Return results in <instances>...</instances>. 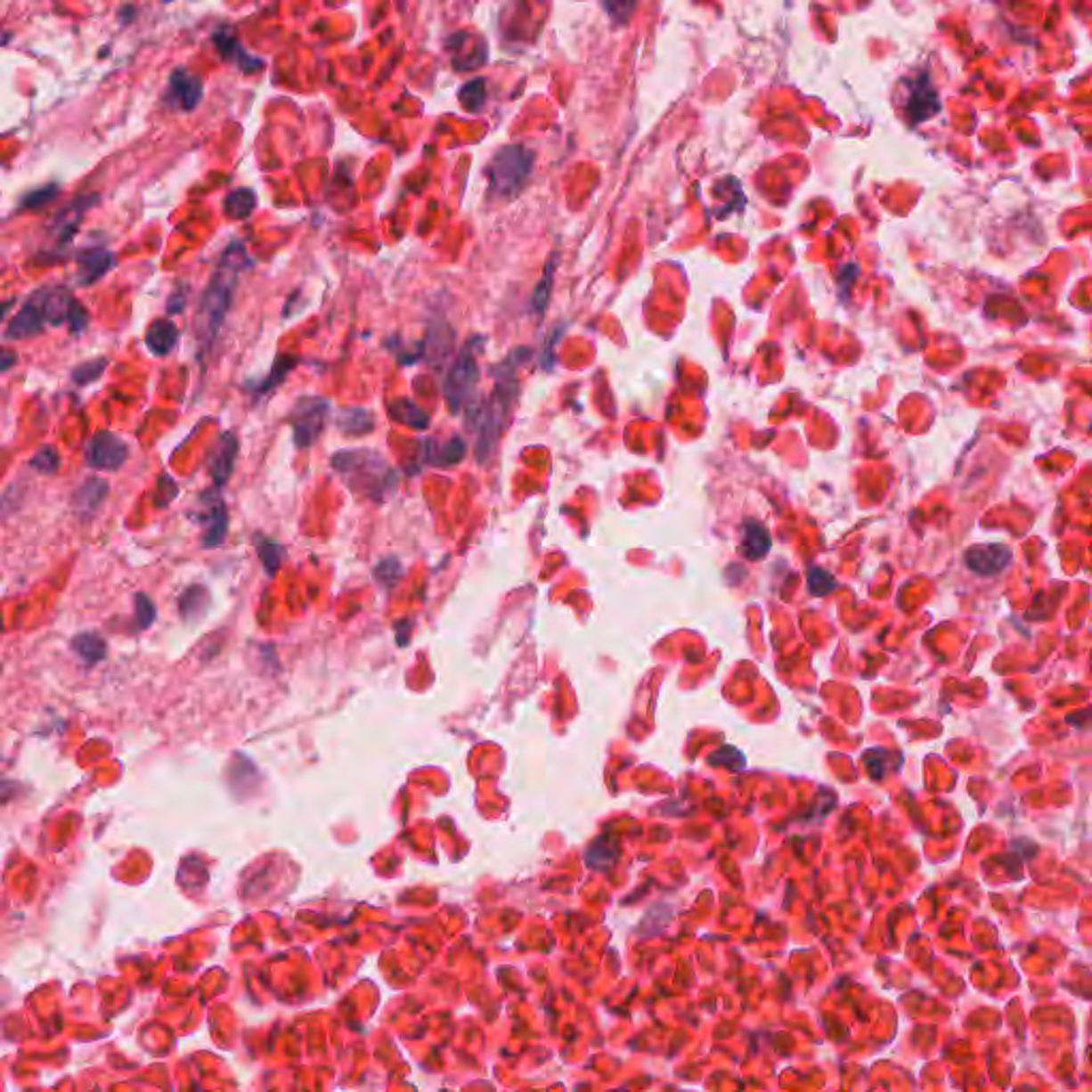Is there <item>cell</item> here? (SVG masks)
Wrapping results in <instances>:
<instances>
[{"label":"cell","mask_w":1092,"mask_h":1092,"mask_svg":"<svg viewBox=\"0 0 1092 1092\" xmlns=\"http://www.w3.org/2000/svg\"><path fill=\"white\" fill-rule=\"evenodd\" d=\"M295 365H297V359H295V356H280V359H278V361H275V365H273V371H272V376H269V378H267V380H265V382H263V387H261V388H258V393H265V391H272V388H275V387H278V385H280V382H284V378H286V374H289V371H290V370H293V367H295Z\"/></svg>","instance_id":"33"},{"label":"cell","mask_w":1092,"mask_h":1092,"mask_svg":"<svg viewBox=\"0 0 1092 1092\" xmlns=\"http://www.w3.org/2000/svg\"><path fill=\"white\" fill-rule=\"evenodd\" d=\"M229 532V512L223 500H216L209 510L203 515V546L214 549L224 542Z\"/></svg>","instance_id":"17"},{"label":"cell","mask_w":1092,"mask_h":1092,"mask_svg":"<svg viewBox=\"0 0 1092 1092\" xmlns=\"http://www.w3.org/2000/svg\"><path fill=\"white\" fill-rule=\"evenodd\" d=\"M331 466L354 491H365L376 500L385 493L387 486L395 485L393 469L374 451H342L333 455Z\"/></svg>","instance_id":"3"},{"label":"cell","mask_w":1092,"mask_h":1092,"mask_svg":"<svg viewBox=\"0 0 1092 1092\" xmlns=\"http://www.w3.org/2000/svg\"><path fill=\"white\" fill-rule=\"evenodd\" d=\"M480 382V367L476 359L474 346L466 344L463 350L455 356L452 365L448 367L444 378V397L451 412H461L474 397L476 388Z\"/></svg>","instance_id":"5"},{"label":"cell","mask_w":1092,"mask_h":1092,"mask_svg":"<svg viewBox=\"0 0 1092 1092\" xmlns=\"http://www.w3.org/2000/svg\"><path fill=\"white\" fill-rule=\"evenodd\" d=\"M111 267H113L111 252L102 250V248H99V250H88V252L79 254L77 257V282L84 286L99 282L102 275L110 272Z\"/></svg>","instance_id":"16"},{"label":"cell","mask_w":1092,"mask_h":1092,"mask_svg":"<svg viewBox=\"0 0 1092 1092\" xmlns=\"http://www.w3.org/2000/svg\"><path fill=\"white\" fill-rule=\"evenodd\" d=\"M905 102H907V116L916 122L926 120V118H931L933 113H937L939 96H937V92L933 90L931 81L926 79V75H922V77L917 81H913V84H907V101Z\"/></svg>","instance_id":"12"},{"label":"cell","mask_w":1092,"mask_h":1092,"mask_svg":"<svg viewBox=\"0 0 1092 1092\" xmlns=\"http://www.w3.org/2000/svg\"><path fill=\"white\" fill-rule=\"evenodd\" d=\"M45 321H43L41 310L32 299L21 306V310L11 318L7 327V339H30L35 335L43 333Z\"/></svg>","instance_id":"14"},{"label":"cell","mask_w":1092,"mask_h":1092,"mask_svg":"<svg viewBox=\"0 0 1092 1092\" xmlns=\"http://www.w3.org/2000/svg\"><path fill=\"white\" fill-rule=\"evenodd\" d=\"M20 789L21 786L18 781H11V779H0V804H7L11 800H15L20 796Z\"/></svg>","instance_id":"37"},{"label":"cell","mask_w":1092,"mask_h":1092,"mask_svg":"<svg viewBox=\"0 0 1092 1092\" xmlns=\"http://www.w3.org/2000/svg\"><path fill=\"white\" fill-rule=\"evenodd\" d=\"M13 304H15V299H7V301H0V322H3V321H4V316H7V314H9V310H11V306H13Z\"/></svg>","instance_id":"41"},{"label":"cell","mask_w":1092,"mask_h":1092,"mask_svg":"<svg viewBox=\"0 0 1092 1092\" xmlns=\"http://www.w3.org/2000/svg\"><path fill=\"white\" fill-rule=\"evenodd\" d=\"M459 102L469 113L483 111L486 102V81L483 77H476L463 84V88L459 90Z\"/></svg>","instance_id":"26"},{"label":"cell","mask_w":1092,"mask_h":1092,"mask_svg":"<svg viewBox=\"0 0 1092 1092\" xmlns=\"http://www.w3.org/2000/svg\"><path fill=\"white\" fill-rule=\"evenodd\" d=\"M824 581H832V576L828 575V572L818 570V567H815V570H811L809 587H811V591L815 593V596H818V593H819V596H826V593L832 591V587L824 585Z\"/></svg>","instance_id":"36"},{"label":"cell","mask_w":1092,"mask_h":1092,"mask_svg":"<svg viewBox=\"0 0 1092 1092\" xmlns=\"http://www.w3.org/2000/svg\"><path fill=\"white\" fill-rule=\"evenodd\" d=\"M30 299L35 301L37 307H39L43 321H45L47 324H52V327H61L62 322H67L69 307H71L73 304V295L69 293L67 289H62V286H52V289H43L39 290V293H35Z\"/></svg>","instance_id":"11"},{"label":"cell","mask_w":1092,"mask_h":1092,"mask_svg":"<svg viewBox=\"0 0 1092 1092\" xmlns=\"http://www.w3.org/2000/svg\"><path fill=\"white\" fill-rule=\"evenodd\" d=\"M246 265L248 252L243 250L241 243H231L223 254V258H220L218 269H216L212 280H209L208 289H205L197 318H194L201 346H209L218 338L220 329H223L226 321V314L231 310L237 278H240V272Z\"/></svg>","instance_id":"1"},{"label":"cell","mask_w":1092,"mask_h":1092,"mask_svg":"<svg viewBox=\"0 0 1092 1092\" xmlns=\"http://www.w3.org/2000/svg\"><path fill=\"white\" fill-rule=\"evenodd\" d=\"M510 371H508L506 378L500 376V382H497L493 395H491L480 408H476L474 425L478 427L476 457H478L480 463H485L491 452H493L497 440H500L501 431H504L506 427L508 414H510L512 410V402H515L517 397V385L510 382Z\"/></svg>","instance_id":"4"},{"label":"cell","mask_w":1092,"mask_h":1092,"mask_svg":"<svg viewBox=\"0 0 1092 1092\" xmlns=\"http://www.w3.org/2000/svg\"><path fill=\"white\" fill-rule=\"evenodd\" d=\"M237 452H240V442H237L233 434H224L220 437L218 444L214 448L212 459H209V472H212L216 486L226 485V480L231 478V474H233L235 469Z\"/></svg>","instance_id":"13"},{"label":"cell","mask_w":1092,"mask_h":1092,"mask_svg":"<svg viewBox=\"0 0 1092 1092\" xmlns=\"http://www.w3.org/2000/svg\"><path fill=\"white\" fill-rule=\"evenodd\" d=\"M180 342V329L171 321H156L145 333V346L154 356H167Z\"/></svg>","instance_id":"18"},{"label":"cell","mask_w":1092,"mask_h":1092,"mask_svg":"<svg viewBox=\"0 0 1092 1092\" xmlns=\"http://www.w3.org/2000/svg\"><path fill=\"white\" fill-rule=\"evenodd\" d=\"M770 550V534L769 529L762 527L760 523L749 521L747 526H745V538H743V553L747 559L758 561Z\"/></svg>","instance_id":"22"},{"label":"cell","mask_w":1092,"mask_h":1092,"mask_svg":"<svg viewBox=\"0 0 1092 1092\" xmlns=\"http://www.w3.org/2000/svg\"><path fill=\"white\" fill-rule=\"evenodd\" d=\"M388 416L395 420V423H402L405 427H410V429H427L431 423V416L425 412L420 405H416L412 399H395V402L388 403Z\"/></svg>","instance_id":"19"},{"label":"cell","mask_w":1092,"mask_h":1092,"mask_svg":"<svg viewBox=\"0 0 1092 1092\" xmlns=\"http://www.w3.org/2000/svg\"><path fill=\"white\" fill-rule=\"evenodd\" d=\"M56 197H58L56 183L37 188V191L29 192L24 199H21V209H41V208H45L47 203H52Z\"/></svg>","instance_id":"32"},{"label":"cell","mask_w":1092,"mask_h":1092,"mask_svg":"<svg viewBox=\"0 0 1092 1092\" xmlns=\"http://www.w3.org/2000/svg\"><path fill=\"white\" fill-rule=\"evenodd\" d=\"M107 495H110V483H107V480L88 478L77 491H75L73 508L79 512V515L90 517V515H94V512L101 510V506L105 504Z\"/></svg>","instance_id":"15"},{"label":"cell","mask_w":1092,"mask_h":1092,"mask_svg":"<svg viewBox=\"0 0 1092 1092\" xmlns=\"http://www.w3.org/2000/svg\"><path fill=\"white\" fill-rule=\"evenodd\" d=\"M214 45L216 50H218L220 56L224 58L226 62L235 64V67H240L243 73H258L263 69V61L261 58L252 56V53H248L243 50V45L240 43V39L235 37L233 30L229 29H220L214 32Z\"/></svg>","instance_id":"10"},{"label":"cell","mask_w":1092,"mask_h":1092,"mask_svg":"<svg viewBox=\"0 0 1092 1092\" xmlns=\"http://www.w3.org/2000/svg\"><path fill=\"white\" fill-rule=\"evenodd\" d=\"M331 403L322 397H301L290 412V427L297 448H310L327 425Z\"/></svg>","instance_id":"6"},{"label":"cell","mask_w":1092,"mask_h":1092,"mask_svg":"<svg viewBox=\"0 0 1092 1092\" xmlns=\"http://www.w3.org/2000/svg\"><path fill=\"white\" fill-rule=\"evenodd\" d=\"M61 455H58V451L53 446H43L39 452H37L35 457L30 459V466L37 469L39 474H56L58 469H61Z\"/></svg>","instance_id":"29"},{"label":"cell","mask_w":1092,"mask_h":1092,"mask_svg":"<svg viewBox=\"0 0 1092 1092\" xmlns=\"http://www.w3.org/2000/svg\"><path fill=\"white\" fill-rule=\"evenodd\" d=\"M466 457V442L461 437H452L442 446H427V461L436 463V466H452Z\"/></svg>","instance_id":"25"},{"label":"cell","mask_w":1092,"mask_h":1092,"mask_svg":"<svg viewBox=\"0 0 1092 1092\" xmlns=\"http://www.w3.org/2000/svg\"><path fill=\"white\" fill-rule=\"evenodd\" d=\"M203 99V81L188 69H175L169 77L165 102L175 111H192Z\"/></svg>","instance_id":"8"},{"label":"cell","mask_w":1092,"mask_h":1092,"mask_svg":"<svg viewBox=\"0 0 1092 1092\" xmlns=\"http://www.w3.org/2000/svg\"><path fill=\"white\" fill-rule=\"evenodd\" d=\"M160 493H167V495H165V497H160V500H156V504H159V506H167V504H169V501L173 500V497L177 495V486H175V483H173V480L169 478V476H162V478H160V485H159V495H160Z\"/></svg>","instance_id":"38"},{"label":"cell","mask_w":1092,"mask_h":1092,"mask_svg":"<svg viewBox=\"0 0 1092 1092\" xmlns=\"http://www.w3.org/2000/svg\"><path fill=\"white\" fill-rule=\"evenodd\" d=\"M208 607H209V593H208V589L201 585H194L191 589H186L183 596L180 598V615L183 621H188V623L201 619L203 615L208 613Z\"/></svg>","instance_id":"23"},{"label":"cell","mask_w":1092,"mask_h":1092,"mask_svg":"<svg viewBox=\"0 0 1092 1092\" xmlns=\"http://www.w3.org/2000/svg\"><path fill=\"white\" fill-rule=\"evenodd\" d=\"M257 209V194L252 188H237L224 199V214L233 220L250 218Z\"/></svg>","instance_id":"24"},{"label":"cell","mask_w":1092,"mask_h":1092,"mask_svg":"<svg viewBox=\"0 0 1092 1092\" xmlns=\"http://www.w3.org/2000/svg\"><path fill=\"white\" fill-rule=\"evenodd\" d=\"M555 267H557V254L550 258L549 263H546L542 278H540V282L536 284V290H534V297H532L534 312L544 314L546 306H549L550 289H553V278H555Z\"/></svg>","instance_id":"28"},{"label":"cell","mask_w":1092,"mask_h":1092,"mask_svg":"<svg viewBox=\"0 0 1092 1092\" xmlns=\"http://www.w3.org/2000/svg\"><path fill=\"white\" fill-rule=\"evenodd\" d=\"M182 307H183V293H175L169 299V314L182 312Z\"/></svg>","instance_id":"40"},{"label":"cell","mask_w":1092,"mask_h":1092,"mask_svg":"<svg viewBox=\"0 0 1092 1092\" xmlns=\"http://www.w3.org/2000/svg\"><path fill=\"white\" fill-rule=\"evenodd\" d=\"M335 423L346 436H365L374 429V414L365 408H342Z\"/></svg>","instance_id":"21"},{"label":"cell","mask_w":1092,"mask_h":1092,"mask_svg":"<svg viewBox=\"0 0 1092 1092\" xmlns=\"http://www.w3.org/2000/svg\"><path fill=\"white\" fill-rule=\"evenodd\" d=\"M86 463L94 469L118 472L131 457V448L113 431H99L86 444Z\"/></svg>","instance_id":"7"},{"label":"cell","mask_w":1092,"mask_h":1092,"mask_svg":"<svg viewBox=\"0 0 1092 1092\" xmlns=\"http://www.w3.org/2000/svg\"><path fill=\"white\" fill-rule=\"evenodd\" d=\"M134 621H137V630H148L156 621V607L145 593L134 596Z\"/></svg>","instance_id":"31"},{"label":"cell","mask_w":1092,"mask_h":1092,"mask_svg":"<svg viewBox=\"0 0 1092 1092\" xmlns=\"http://www.w3.org/2000/svg\"><path fill=\"white\" fill-rule=\"evenodd\" d=\"M965 564L980 576H992L1012 564V550L1005 544H982L966 550Z\"/></svg>","instance_id":"9"},{"label":"cell","mask_w":1092,"mask_h":1092,"mask_svg":"<svg viewBox=\"0 0 1092 1092\" xmlns=\"http://www.w3.org/2000/svg\"><path fill=\"white\" fill-rule=\"evenodd\" d=\"M534 162H536V154L526 145L512 143L497 150L485 169L489 177L491 201L508 203L517 199L532 177Z\"/></svg>","instance_id":"2"},{"label":"cell","mask_w":1092,"mask_h":1092,"mask_svg":"<svg viewBox=\"0 0 1092 1092\" xmlns=\"http://www.w3.org/2000/svg\"><path fill=\"white\" fill-rule=\"evenodd\" d=\"M257 553L258 559H261V564L265 567V572H267L269 576H273L275 572L280 570V566H282L284 559V546L273 542V540L258 536L257 538Z\"/></svg>","instance_id":"27"},{"label":"cell","mask_w":1092,"mask_h":1092,"mask_svg":"<svg viewBox=\"0 0 1092 1092\" xmlns=\"http://www.w3.org/2000/svg\"><path fill=\"white\" fill-rule=\"evenodd\" d=\"M105 367H107L105 359L88 361V363L75 367L73 380L77 382V385H90V382L99 380V378L102 376V371H105Z\"/></svg>","instance_id":"34"},{"label":"cell","mask_w":1092,"mask_h":1092,"mask_svg":"<svg viewBox=\"0 0 1092 1092\" xmlns=\"http://www.w3.org/2000/svg\"><path fill=\"white\" fill-rule=\"evenodd\" d=\"M71 648L75 651V656H77L81 662H86L88 666H94V664L102 662V659L107 657V640L99 634H94V632H81L71 640Z\"/></svg>","instance_id":"20"},{"label":"cell","mask_w":1092,"mask_h":1092,"mask_svg":"<svg viewBox=\"0 0 1092 1092\" xmlns=\"http://www.w3.org/2000/svg\"><path fill=\"white\" fill-rule=\"evenodd\" d=\"M67 322H69V329H71V333H75V335H77V333H81V331H86V329H88V322H90V314H88V312H86V307H84V306H81V304H79V301H75V299H73V304H71V307H69V316H67Z\"/></svg>","instance_id":"35"},{"label":"cell","mask_w":1092,"mask_h":1092,"mask_svg":"<svg viewBox=\"0 0 1092 1092\" xmlns=\"http://www.w3.org/2000/svg\"><path fill=\"white\" fill-rule=\"evenodd\" d=\"M402 575H403V567H402V564H399V559H395V557H388V559L380 561V564H378L376 570H374L376 581L380 583L382 587H387V589H391V587L397 585V581H399V578H402Z\"/></svg>","instance_id":"30"},{"label":"cell","mask_w":1092,"mask_h":1092,"mask_svg":"<svg viewBox=\"0 0 1092 1092\" xmlns=\"http://www.w3.org/2000/svg\"><path fill=\"white\" fill-rule=\"evenodd\" d=\"M18 359H20L18 353H13V350L0 346V374H3V371L13 370V367L18 365Z\"/></svg>","instance_id":"39"}]
</instances>
